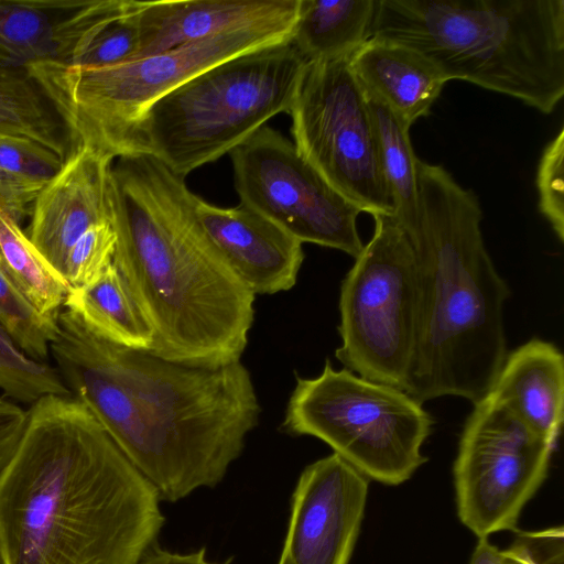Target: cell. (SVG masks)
I'll return each mask as SVG.
<instances>
[{
    "mask_svg": "<svg viewBox=\"0 0 564 564\" xmlns=\"http://www.w3.org/2000/svg\"><path fill=\"white\" fill-rule=\"evenodd\" d=\"M58 325L51 352L67 389L161 501L176 502L225 478L261 413L241 360L199 367L119 346L66 308Z\"/></svg>",
    "mask_w": 564,
    "mask_h": 564,
    "instance_id": "1",
    "label": "cell"
},
{
    "mask_svg": "<svg viewBox=\"0 0 564 564\" xmlns=\"http://www.w3.org/2000/svg\"><path fill=\"white\" fill-rule=\"evenodd\" d=\"M154 487L73 395L28 410L0 474L6 564H138L165 517Z\"/></svg>",
    "mask_w": 564,
    "mask_h": 564,
    "instance_id": "2",
    "label": "cell"
},
{
    "mask_svg": "<svg viewBox=\"0 0 564 564\" xmlns=\"http://www.w3.org/2000/svg\"><path fill=\"white\" fill-rule=\"evenodd\" d=\"M118 159L109 178L113 264L152 329L149 351L209 368L240 361L256 295L203 229L197 196L151 154Z\"/></svg>",
    "mask_w": 564,
    "mask_h": 564,
    "instance_id": "3",
    "label": "cell"
},
{
    "mask_svg": "<svg viewBox=\"0 0 564 564\" xmlns=\"http://www.w3.org/2000/svg\"><path fill=\"white\" fill-rule=\"evenodd\" d=\"M419 214L406 234L415 256L417 319L404 392L477 403L507 357L503 306L511 295L485 246L473 189L442 165L417 161Z\"/></svg>",
    "mask_w": 564,
    "mask_h": 564,
    "instance_id": "4",
    "label": "cell"
},
{
    "mask_svg": "<svg viewBox=\"0 0 564 564\" xmlns=\"http://www.w3.org/2000/svg\"><path fill=\"white\" fill-rule=\"evenodd\" d=\"M370 37L543 113L564 96V0H376Z\"/></svg>",
    "mask_w": 564,
    "mask_h": 564,
    "instance_id": "5",
    "label": "cell"
},
{
    "mask_svg": "<svg viewBox=\"0 0 564 564\" xmlns=\"http://www.w3.org/2000/svg\"><path fill=\"white\" fill-rule=\"evenodd\" d=\"M306 63L286 41L205 69L149 108L132 154H151L185 177L289 113Z\"/></svg>",
    "mask_w": 564,
    "mask_h": 564,
    "instance_id": "6",
    "label": "cell"
},
{
    "mask_svg": "<svg viewBox=\"0 0 564 564\" xmlns=\"http://www.w3.org/2000/svg\"><path fill=\"white\" fill-rule=\"evenodd\" d=\"M293 29H242L100 68L25 66L73 141L110 158L132 154L149 108L195 75L231 57L291 41Z\"/></svg>",
    "mask_w": 564,
    "mask_h": 564,
    "instance_id": "7",
    "label": "cell"
},
{
    "mask_svg": "<svg viewBox=\"0 0 564 564\" xmlns=\"http://www.w3.org/2000/svg\"><path fill=\"white\" fill-rule=\"evenodd\" d=\"M433 424L403 390L336 370L327 359L318 377L296 376L280 430L316 437L368 479L397 486L427 460L422 446Z\"/></svg>",
    "mask_w": 564,
    "mask_h": 564,
    "instance_id": "8",
    "label": "cell"
},
{
    "mask_svg": "<svg viewBox=\"0 0 564 564\" xmlns=\"http://www.w3.org/2000/svg\"><path fill=\"white\" fill-rule=\"evenodd\" d=\"M373 219L372 238L340 285L335 357L367 380L404 391L416 335L415 256L393 216Z\"/></svg>",
    "mask_w": 564,
    "mask_h": 564,
    "instance_id": "9",
    "label": "cell"
},
{
    "mask_svg": "<svg viewBox=\"0 0 564 564\" xmlns=\"http://www.w3.org/2000/svg\"><path fill=\"white\" fill-rule=\"evenodd\" d=\"M299 153L361 213L394 215L366 95L349 57L306 63L290 109Z\"/></svg>",
    "mask_w": 564,
    "mask_h": 564,
    "instance_id": "10",
    "label": "cell"
},
{
    "mask_svg": "<svg viewBox=\"0 0 564 564\" xmlns=\"http://www.w3.org/2000/svg\"><path fill=\"white\" fill-rule=\"evenodd\" d=\"M554 448L491 393L475 403L453 466L460 522L478 538L517 531Z\"/></svg>",
    "mask_w": 564,
    "mask_h": 564,
    "instance_id": "11",
    "label": "cell"
},
{
    "mask_svg": "<svg viewBox=\"0 0 564 564\" xmlns=\"http://www.w3.org/2000/svg\"><path fill=\"white\" fill-rule=\"evenodd\" d=\"M240 203L294 238L357 258L361 210L330 186L293 142L263 126L230 153Z\"/></svg>",
    "mask_w": 564,
    "mask_h": 564,
    "instance_id": "12",
    "label": "cell"
},
{
    "mask_svg": "<svg viewBox=\"0 0 564 564\" xmlns=\"http://www.w3.org/2000/svg\"><path fill=\"white\" fill-rule=\"evenodd\" d=\"M368 489L369 479L335 453L307 465L292 494L278 564H349Z\"/></svg>",
    "mask_w": 564,
    "mask_h": 564,
    "instance_id": "13",
    "label": "cell"
},
{
    "mask_svg": "<svg viewBox=\"0 0 564 564\" xmlns=\"http://www.w3.org/2000/svg\"><path fill=\"white\" fill-rule=\"evenodd\" d=\"M137 0H0V62L68 64Z\"/></svg>",
    "mask_w": 564,
    "mask_h": 564,
    "instance_id": "14",
    "label": "cell"
},
{
    "mask_svg": "<svg viewBox=\"0 0 564 564\" xmlns=\"http://www.w3.org/2000/svg\"><path fill=\"white\" fill-rule=\"evenodd\" d=\"M113 159L73 145L59 171L37 192L26 235L63 276L66 257L93 226L110 220L109 178Z\"/></svg>",
    "mask_w": 564,
    "mask_h": 564,
    "instance_id": "15",
    "label": "cell"
},
{
    "mask_svg": "<svg viewBox=\"0 0 564 564\" xmlns=\"http://www.w3.org/2000/svg\"><path fill=\"white\" fill-rule=\"evenodd\" d=\"M197 218L226 261L254 294L291 290L304 260L302 242L245 204L221 208L196 198Z\"/></svg>",
    "mask_w": 564,
    "mask_h": 564,
    "instance_id": "16",
    "label": "cell"
},
{
    "mask_svg": "<svg viewBox=\"0 0 564 564\" xmlns=\"http://www.w3.org/2000/svg\"><path fill=\"white\" fill-rule=\"evenodd\" d=\"M300 0L141 1L131 61L242 29H294Z\"/></svg>",
    "mask_w": 564,
    "mask_h": 564,
    "instance_id": "17",
    "label": "cell"
},
{
    "mask_svg": "<svg viewBox=\"0 0 564 564\" xmlns=\"http://www.w3.org/2000/svg\"><path fill=\"white\" fill-rule=\"evenodd\" d=\"M489 393L556 445L564 411V357L554 344L533 338L507 355Z\"/></svg>",
    "mask_w": 564,
    "mask_h": 564,
    "instance_id": "18",
    "label": "cell"
},
{
    "mask_svg": "<svg viewBox=\"0 0 564 564\" xmlns=\"http://www.w3.org/2000/svg\"><path fill=\"white\" fill-rule=\"evenodd\" d=\"M365 91L388 106L408 127L426 117L446 83L424 56L398 43L369 37L349 56Z\"/></svg>",
    "mask_w": 564,
    "mask_h": 564,
    "instance_id": "19",
    "label": "cell"
},
{
    "mask_svg": "<svg viewBox=\"0 0 564 564\" xmlns=\"http://www.w3.org/2000/svg\"><path fill=\"white\" fill-rule=\"evenodd\" d=\"M376 0H300L291 43L308 62L349 57L371 35Z\"/></svg>",
    "mask_w": 564,
    "mask_h": 564,
    "instance_id": "20",
    "label": "cell"
},
{
    "mask_svg": "<svg viewBox=\"0 0 564 564\" xmlns=\"http://www.w3.org/2000/svg\"><path fill=\"white\" fill-rule=\"evenodd\" d=\"M64 308L107 341L137 350L153 345L152 329L113 263L93 283L69 290Z\"/></svg>",
    "mask_w": 564,
    "mask_h": 564,
    "instance_id": "21",
    "label": "cell"
},
{
    "mask_svg": "<svg viewBox=\"0 0 564 564\" xmlns=\"http://www.w3.org/2000/svg\"><path fill=\"white\" fill-rule=\"evenodd\" d=\"M365 91V90H364ZM375 129L381 169L394 203L393 217L405 234L417 221L416 158L408 127L388 106L365 91Z\"/></svg>",
    "mask_w": 564,
    "mask_h": 564,
    "instance_id": "22",
    "label": "cell"
},
{
    "mask_svg": "<svg viewBox=\"0 0 564 564\" xmlns=\"http://www.w3.org/2000/svg\"><path fill=\"white\" fill-rule=\"evenodd\" d=\"M61 120L25 67L0 62V134L31 139L65 159Z\"/></svg>",
    "mask_w": 564,
    "mask_h": 564,
    "instance_id": "23",
    "label": "cell"
},
{
    "mask_svg": "<svg viewBox=\"0 0 564 564\" xmlns=\"http://www.w3.org/2000/svg\"><path fill=\"white\" fill-rule=\"evenodd\" d=\"M0 264L39 312L59 316L70 290L68 284L20 225L3 214H0Z\"/></svg>",
    "mask_w": 564,
    "mask_h": 564,
    "instance_id": "24",
    "label": "cell"
},
{
    "mask_svg": "<svg viewBox=\"0 0 564 564\" xmlns=\"http://www.w3.org/2000/svg\"><path fill=\"white\" fill-rule=\"evenodd\" d=\"M0 389L31 405L47 395H72L58 369L26 355L1 325Z\"/></svg>",
    "mask_w": 564,
    "mask_h": 564,
    "instance_id": "25",
    "label": "cell"
},
{
    "mask_svg": "<svg viewBox=\"0 0 564 564\" xmlns=\"http://www.w3.org/2000/svg\"><path fill=\"white\" fill-rule=\"evenodd\" d=\"M0 325L30 357L47 361L59 333L58 317L39 312L0 264Z\"/></svg>",
    "mask_w": 564,
    "mask_h": 564,
    "instance_id": "26",
    "label": "cell"
},
{
    "mask_svg": "<svg viewBox=\"0 0 564 564\" xmlns=\"http://www.w3.org/2000/svg\"><path fill=\"white\" fill-rule=\"evenodd\" d=\"M141 1L124 15L105 26L68 66L79 68H100L131 61L139 47V11Z\"/></svg>",
    "mask_w": 564,
    "mask_h": 564,
    "instance_id": "27",
    "label": "cell"
},
{
    "mask_svg": "<svg viewBox=\"0 0 564 564\" xmlns=\"http://www.w3.org/2000/svg\"><path fill=\"white\" fill-rule=\"evenodd\" d=\"M117 237L110 220L89 228L70 248L63 278L69 289L96 281L112 263Z\"/></svg>",
    "mask_w": 564,
    "mask_h": 564,
    "instance_id": "28",
    "label": "cell"
},
{
    "mask_svg": "<svg viewBox=\"0 0 564 564\" xmlns=\"http://www.w3.org/2000/svg\"><path fill=\"white\" fill-rule=\"evenodd\" d=\"M64 159L31 139L0 134V167L37 186H43L62 167Z\"/></svg>",
    "mask_w": 564,
    "mask_h": 564,
    "instance_id": "29",
    "label": "cell"
},
{
    "mask_svg": "<svg viewBox=\"0 0 564 564\" xmlns=\"http://www.w3.org/2000/svg\"><path fill=\"white\" fill-rule=\"evenodd\" d=\"M539 209L564 239V129L544 149L536 173Z\"/></svg>",
    "mask_w": 564,
    "mask_h": 564,
    "instance_id": "30",
    "label": "cell"
},
{
    "mask_svg": "<svg viewBox=\"0 0 564 564\" xmlns=\"http://www.w3.org/2000/svg\"><path fill=\"white\" fill-rule=\"evenodd\" d=\"M499 564H564L563 527L517 531L509 547L500 552Z\"/></svg>",
    "mask_w": 564,
    "mask_h": 564,
    "instance_id": "31",
    "label": "cell"
},
{
    "mask_svg": "<svg viewBox=\"0 0 564 564\" xmlns=\"http://www.w3.org/2000/svg\"><path fill=\"white\" fill-rule=\"evenodd\" d=\"M41 187L0 167V214L20 225L30 214L32 203Z\"/></svg>",
    "mask_w": 564,
    "mask_h": 564,
    "instance_id": "32",
    "label": "cell"
},
{
    "mask_svg": "<svg viewBox=\"0 0 564 564\" xmlns=\"http://www.w3.org/2000/svg\"><path fill=\"white\" fill-rule=\"evenodd\" d=\"M28 410L0 398V474L13 455L23 433Z\"/></svg>",
    "mask_w": 564,
    "mask_h": 564,
    "instance_id": "33",
    "label": "cell"
},
{
    "mask_svg": "<svg viewBox=\"0 0 564 564\" xmlns=\"http://www.w3.org/2000/svg\"><path fill=\"white\" fill-rule=\"evenodd\" d=\"M206 549L194 552L178 553L165 550L156 542L141 557L138 564H205Z\"/></svg>",
    "mask_w": 564,
    "mask_h": 564,
    "instance_id": "34",
    "label": "cell"
},
{
    "mask_svg": "<svg viewBox=\"0 0 564 564\" xmlns=\"http://www.w3.org/2000/svg\"><path fill=\"white\" fill-rule=\"evenodd\" d=\"M500 550L490 543L488 536L478 538L469 564H499Z\"/></svg>",
    "mask_w": 564,
    "mask_h": 564,
    "instance_id": "35",
    "label": "cell"
},
{
    "mask_svg": "<svg viewBox=\"0 0 564 564\" xmlns=\"http://www.w3.org/2000/svg\"><path fill=\"white\" fill-rule=\"evenodd\" d=\"M0 564H6L4 560H3V556H2V553H1V550H0Z\"/></svg>",
    "mask_w": 564,
    "mask_h": 564,
    "instance_id": "36",
    "label": "cell"
}]
</instances>
